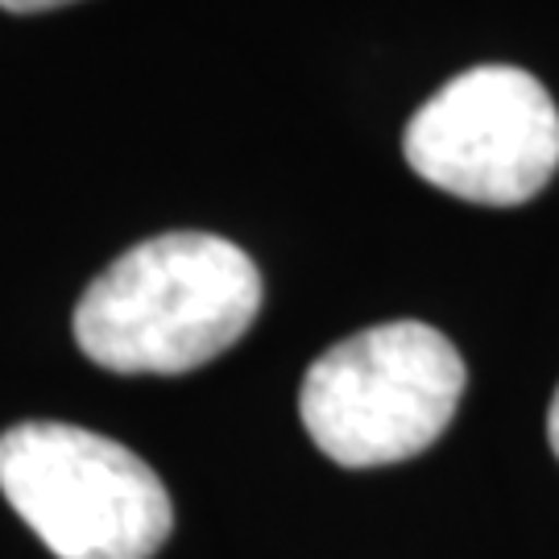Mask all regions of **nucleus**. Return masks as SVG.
Listing matches in <instances>:
<instances>
[{
    "label": "nucleus",
    "instance_id": "nucleus-1",
    "mask_svg": "<svg viewBox=\"0 0 559 559\" xmlns=\"http://www.w3.org/2000/svg\"><path fill=\"white\" fill-rule=\"evenodd\" d=\"M261 311V274L233 240L162 233L120 253L75 307L83 357L112 373H191Z\"/></svg>",
    "mask_w": 559,
    "mask_h": 559
},
{
    "label": "nucleus",
    "instance_id": "nucleus-2",
    "mask_svg": "<svg viewBox=\"0 0 559 559\" xmlns=\"http://www.w3.org/2000/svg\"><path fill=\"white\" fill-rule=\"evenodd\" d=\"M464 360L431 323L394 320L328 348L302 378L307 436L344 468H378L427 452L464 394Z\"/></svg>",
    "mask_w": 559,
    "mask_h": 559
},
{
    "label": "nucleus",
    "instance_id": "nucleus-3",
    "mask_svg": "<svg viewBox=\"0 0 559 559\" xmlns=\"http://www.w3.org/2000/svg\"><path fill=\"white\" fill-rule=\"evenodd\" d=\"M0 493L59 559H154L175 506L124 443L71 423H17L0 436Z\"/></svg>",
    "mask_w": 559,
    "mask_h": 559
},
{
    "label": "nucleus",
    "instance_id": "nucleus-4",
    "mask_svg": "<svg viewBox=\"0 0 559 559\" xmlns=\"http://www.w3.org/2000/svg\"><path fill=\"white\" fill-rule=\"evenodd\" d=\"M411 170L485 207L535 200L559 170V112L519 67H473L443 83L406 124Z\"/></svg>",
    "mask_w": 559,
    "mask_h": 559
},
{
    "label": "nucleus",
    "instance_id": "nucleus-5",
    "mask_svg": "<svg viewBox=\"0 0 559 559\" xmlns=\"http://www.w3.org/2000/svg\"><path fill=\"white\" fill-rule=\"evenodd\" d=\"M62 4H75V0H0L4 13H50Z\"/></svg>",
    "mask_w": 559,
    "mask_h": 559
},
{
    "label": "nucleus",
    "instance_id": "nucleus-6",
    "mask_svg": "<svg viewBox=\"0 0 559 559\" xmlns=\"http://www.w3.org/2000/svg\"><path fill=\"white\" fill-rule=\"evenodd\" d=\"M547 440H551V448H556L559 456V390H556V402H551V415H547Z\"/></svg>",
    "mask_w": 559,
    "mask_h": 559
}]
</instances>
